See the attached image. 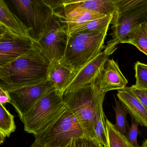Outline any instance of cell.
Returning a JSON list of instances; mask_svg holds the SVG:
<instances>
[{
  "label": "cell",
  "instance_id": "6",
  "mask_svg": "<svg viewBox=\"0 0 147 147\" xmlns=\"http://www.w3.org/2000/svg\"><path fill=\"white\" fill-rule=\"evenodd\" d=\"M83 136L81 125L67 107L54 124L35 139L44 147H65L73 138Z\"/></svg>",
  "mask_w": 147,
  "mask_h": 147
},
{
  "label": "cell",
  "instance_id": "22",
  "mask_svg": "<svg viewBox=\"0 0 147 147\" xmlns=\"http://www.w3.org/2000/svg\"><path fill=\"white\" fill-rule=\"evenodd\" d=\"M108 147H135L127 140L125 136L122 135L116 129L114 125L106 119Z\"/></svg>",
  "mask_w": 147,
  "mask_h": 147
},
{
  "label": "cell",
  "instance_id": "21",
  "mask_svg": "<svg viewBox=\"0 0 147 147\" xmlns=\"http://www.w3.org/2000/svg\"><path fill=\"white\" fill-rule=\"evenodd\" d=\"M105 116L103 109V103L98 110L94 125L95 138L104 147H108V137Z\"/></svg>",
  "mask_w": 147,
  "mask_h": 147
},
{
  "label": "cell",
  "instance_id": "30",
  "mask_svg": "<svg viewBox=\"0 0 147 147\" xmlns=\"http://www.w3.org/2000/svg\"><path fill=\"white\" fill-rule=\"evenodd\" d=\"M30 147H44L42 144L40 143L37 139H35V142Z\"/></svg>",
  "mask_w": 147,
  "mask_h": 147
},
{
  "label": "cell",
  "instance_id": "7",
  "mask_svg": "<svg viewBox=\"0 0 147 147\" xmlns=\"http://www.w3.org/2000/svg\"><path fill=\"white\" fill-rule=\"evenodd\" d=\"M12 3L31 30L36 41L42 32L55 10L49 0H13Z\"/></svg>",
  "mask_w": 147,
  "mask_h": 147
},
{
  "label": "cell",
  "instance_id": "16",
  "mask_svg": "<svg viewBox=\"0 0 147 147\" xmlns=\"http://www.w3.org/2000/svg\"><path fill=\"white\" fill-rule=\"evenodd\" d=\"M73 73L71 69L61 61L53 60L50 62L47 80L52 82L56 90L63 94Z\"/></svg>",
  "mask_w": 147,
  "mask_h": 147
},
{
  "label": "cell",
  "instance_id": "2",
  "mask_svg": "<svg viewBox=\"0 0 147 147\" xmlns=\"http://www.w3.org/2000/svg\"><path fill=\"white\" fill-rule=\"evenodd\" d=\"M106 93L94 82L63 94L64 102L77 118L85 137L96 139L94 129L95 119Z\"/></svg>",
  "mask_w": 147,
  "mask_h": 147
},
{
  "label": "cell",
  "instance_id": "14",
  "mask_svg": "<svg viewBox=\"0 0 147 147\" xmlns=\"http://www.w3.org/2000/svg\"><path fill=\"white\" fill-rule=\"evenodd\" d=\"M0 28L18 37L36 41L30 29L10 10L3 0H0Z\"/></svg>",
  "mask_w": 147,
  "mask_h": 147
},
{
  "label": "cell",
  "instance_id": "10",
  "mask_svg": "<svg viewBox=\"0 0 147 147\" xmlns=\"http://www.w3.org/2000/svg\"><path fill=\"white\" fill-rule=\"evenodd\" d=\"M36 42L18 37L0 28V65L20 57L30 51Z\"/></svg>",
  "mask_w": 147,
  "mask_h": 147
},
{
  "label": "cell",
  "instance_id": "31",
  "mask_svg": "<svg viewBox=\"0 0 147 147\" xmlns=\"http://www.w3.org/2000/svg\"><path fill=\"white\" fill-rule=\"evenodd\" d=\"M142 147H147V138L143 143Z\"/></svg>",
  "mask_w": 147,
  "mask_h": 147
},
{
  "label": "cell",
  "instance_id": "5",
  "mask_svg": "<svg viewBox=\"0 0 147 147\" xmlns=\"http://www.w3.org/2000/svg\"><path fill=\"white\" fill-rule=\"evenodd\" d=\"M68 37L67 26L64 13L54 11L36 42L50 62L61 61L66 51Z\"/></svg>",
  "mask_w": 147,
  "mask_h": 147
},
{
  "label": "cell",
  "instance_id": "19",
  "mask_svg": "<svg viewBox=\"0 0 147 147\" xmlns=\"http://www.w3.org/2000/svg\"><path fill=\"white\" fill-rule=\"evenodd\" d=\"M113 19V15H108L101 18L79 25L69 30L68 31V35L76 32H94L102 30L110 26Z\"/></svg>",
  "mask_w": 147,
  "mask_h": 147
},
{
  "label": "cell",
  "instance_id": "9",
  "mask_svg": "<svg viewBox=\"0 0 147 147\" xmlns=\"http://www.w3.org/2000/svg\"><path fill=\"white\" fill-rule=\"evenodd\" d=\"M117 49V48L105 49L86 65L73 73L64 93L75 91L96 82L110 56Z\"/></svg>",
  "mask_w": 147,
  "mask_h": 147
},
{
  "label": "cell",
  "instance_id": "3",
  "mask_svg": "<svg viewBox=\"0 0 147 147\" xmlns=\"http://www.w3.org/2000/svg\"><path fill=\"white\" fill-rule=\"evenodd\" d=\"M109 26L94 32L69 34L67 48L61 60L73 73L86 65L102 52Z\"/></svg>",
  "mask_w": 147,
  "mask_h": 147
},
{
  "label": "cell",
  "instance_id": "8",
  "mask_svg": "<svg viewBox=\"0 0 147 147\" xmlns=\"http://www.w3.org/2000/svg\"><path fill=\"white\" fill-rule=\"evenodd\" d=\"M54 88L52 82L47 80L37 85L24 87L9 92L11 99V104L14 107L23 123L26 115L34 106Z\"/></svg>",
  "mask_w": 147,
  "mask_h": 147
},
{
  "label": "cell",
  "instance_id": "18",
  "mask_svg": "<svg viewBox=\"0 0 147 147\" xmlns=\"http://www.w3.org/2000/svg\"><path fill=\"white\" fill-rule=\"evenodd\" d=\"M121 43L132 45L147 56V19L134 27Z\"/></svg>",
  "mask_w": 147,
  "mask_h": 147
},
{
  "label": "cell",
  "instance_id": "12",
  "mask_svg": "<svg viewBox=\"0 0 147 147\" xmlns=\"http://www.w3.org/2000/svg\"><path fill=\"white\" fill-rule=\"evenodd\" d=\"M95 83L103 92L107 93L112 90L124 89L128 81L117 63L113 59H109Z\"/></svg>",
  "mask_w": 147,
  "mask_h": 147
},
{
  "label": "cell",
  "instance_id": "11",
  "mask_svg": "<svg viewBox=\"0 0 147 147\" xmlns=\"http://www.w3.org/2000/svg\"><path fill=\"white\" fill-rule=\"evenodd\" d=\"M147 19V6L119 17L117 24L111 27L112 38L107 42L105 49L117 48L134 27Z\"/></svg>",
  "mask_w": 147,
  "mask_h": 147
},
{
  "label": "cell",
  "instance_id": "4",
  "mask_svg": "<svg viewBox=\"0 0 147 147\" xmlns=\"http://www.w3.org/2000/svg\"><path fill=\"white\" fill-rule=\"evenodd\" d=\"M67 108L63 94L55 88L46 94L26 115L24 130L35 136L46 131Z\"/></svg>",
  "mask_w": 147,
  "mask_h": 147
},
{
  "label": "cell",
  "instance_id": "15",
  "mask_svg": "<svg viewBox=\"0 0 147 147\" xmlns=\"http://www.w3.org/2000/svg\"><path fill=\"white\" fill-rule=\"evenodd\" d=\"M117 96L131 117L140 125L147 127V109L131 92L129 87L118 90Z\"/></svg>",
  "mask_w": 147,
  "mask_h": 147
},
{
  "label": "cell",
  "instance_id": "27",
  "mask_svg": "<svg viewBox=\"0 0 147 147\" xmlns=\"http://www.w3.org/2000/svg\"><path fill=\"white\" fill-rule=\"evenodd\" d=\"M139 124L131 117V124L130 128L128 129V131L125 135L127 140L133 146L139 147L137 142V137L139 130L138 126Z\"/></svg>",
  "mask_w": 147,
  "mask_h": 147
},
{
  "label": "cell",
  "instance_id": "26",
  "mask_svg": "<svg viewBox=\"0 0 147 147\" xmlns=\"http://www.w3.org/2000/svg\"><path fill=\"white\" fill-rule=\"evenodd\" d=\"M65 147H104L96 139L86 137L74 138Z\"/></svg>",
  "mask_w": 147,
  "mask_h": 147
},
{
  "label": "cell",
  "instance_id": "28",
  "mask_svg": "<svg viewBox=\"0 0 147 147\" xmlns=\"http://www.w3.org/2000/svg\"><path fill=\"white\" fill-rule=\"evenodd\" d=\"M129 88L147 109V89L137 87L135 85L129 87Z\"/></svg>",
  "mask_w": 147,
  "mask_h": 147
},
{
  "label": "cell",
  "instance_id": "25",
  "mask_svg": "<svg viewBox=\"0 0 147 147\" xmlns=\"http://www.w3.org/2000/svg\"><path fill=\"white\" fill-rule=\"evenodd\" d=\"M136 87L147 89V64L137 61L135 65Z\"/></svg>",
  "mask_w": 147,
  "mask_h": 147
},
{
  "label": "cell",
  "instance_id": "17",
  "mask_svg": "<svg viewBox=\"0 0 147 147\" xmlns=\"http://www.w3.org/2000/svg\"><path fill=\"white\" fill-rule=\"evenodd\" d=\"M65 16L68 31L76 26L107 16L86 9L75 8L67 13Z\"/></svg>",
  "mask_w": 147,
  "mask_h": 147
},
{
  "label": "cell",
  "instance_id": "29",
  "mask_svg": "<svg viewBox=\"0 0 147 147\" xmlns=\"http://www.w3.org/2000/svg\"><path fill=\"white\" fill-rule=\"evenodd\" d=\"M11 99L9 92L0 87V104L4 105L7 103L11 104Z\"/></svg>",
  "mask_w": 147,
  "mask_h": 147
},
{
  "label": "cell",
  "instance_id": "1",
  "mask_svg": "<svg viewBox=\"0 0 147 147\" xmlns=\"http://www.w3.org/2000/svg\"><path fill=\"white\" fill-rule=\"evenodd\" d=\"M49 64L36 42L20 57L0 65V87L9 92L43 82L47 80Z\"/></svg>",
  "mask_w": 147,
  "mask_h": 147
},
{
  "label": "cell",
  "instance_id": "23",
  "mask_svg": "<svg viewBox=\"0 0 147 147\" xmlns=\"http://www.w3.org/2000/svg\"><path fill=\"white\" fill-rule=\"evenodd\" d=\"M115 2L117 9L116 24L122 15L147 6V0H115Z\"/></svg>",
  "mask_w": 147,
  "mask_h": 147
},
{
  "label": "cell",
  "instance_id": "24",
  "mask_svg": "<svg viewBox=\"0 0 147 147\" xmlns=\"http://www.w3.org/2000/svg\"><path fill=\"white\" fill-rule=\"evenodd\" d=\"M115 100L116 107H113V108L116 114V123L114 125V126L122 135L125 136L127 133L126 116L128 112L119 100H118L115 98Z\"/></svg>",
  "mask_w": 147,
  "mask_h": 147
},
{
  "label": "cell",
  "instance_id": "13",
  "mask_svg": "<svg viewBox=\"0 0 147 147\" xmlns=\"http://www.w3.org/2000/svg\"><path fill=\"white\" fill-rule=\"evenodd\" d=\"M62 6L64 15L75 8H81L96 12L103 15H113L111 24H116L117 19V9L115 0H63Z\"/></svg>",
  "mask_w": 147,
  "mask_h": 147
},
{
  "label": "cell",
  "instance_id": "20",
  "mask_svg": "<svg viewBox=\"0 0 147 147\" xmlns=\"http://www.w3.org/2000/svg\"><path fill=\"white\" fill-rule=\"evenodd\" d=\"M14 116L5 107L0 104V144H2L6 137H9L16 129Z\"/></svg>",
  "mask_w": 147,
  "mask_h": 147
}]
</instances>
